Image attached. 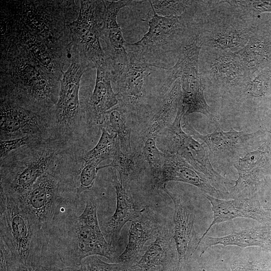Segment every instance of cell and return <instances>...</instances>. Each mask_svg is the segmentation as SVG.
Here are the masks:
<instances>
[{"label": "cell", "instance_id": "cell-4", "mask_svg": "<svg viewBox=\"0 0 271 271\" xmlns=\"http://www.w3.org/2000/svg\"><path fill=\"white\" fill-rule=\"evenodd\" d=\"M97 204L89 197L79 215L69 214L60 218L51 231L49 240L55 237V250L61 261L67 266H79L82 260L100 255L113 260L115 250L103 234L97 219Z\"/></svg>", "mask_w": 271, "mask_h": 271}, {"label": "cell", "instance_id": "cell-28", "mask_svg": "<svg viewBox=\"0 0 271 271\" xmlns=\"http://www.w3.org/2000/svg\"><path fill=\"white\" fill-rule=\"evenodd\" d=\"M246 45L235 53L251 76L261 69L271 55V42L257 31Z\"/></svg>", "mask_w": 271, "mask_h": 271}, {"label": "cell", "instance_id": "cell-8", "mask_svg": "<svg viewBox=\"0 0 271 271\" xmlns=\"http://www.w3.org/2000/svg\"><path fill=\"white\" fill-rule=\"evenodd\" d=\"M60 187L58 178L47 172L27 191L15 198L48 238L63 208Z\"/></svg>", "mask_w": 271, "mask_h": 271}, {"label": "cell", "instance_id": "cell-9", "mask_svg": "<svg viewBox=\"0 0 271 271\" xmlns=\"http://www.w3.org/2000/svg\"><path fill=\"white\" fill-rule=\"evenodd\" d=\"M183 127L189 134L200 139L207 146L211 163L224 166L235 165L240 158L259 146L263 133L260 130L246 133L233 128L224 131L218 126L212 133L203 135L188 121L184 123Z\"/></svg>", "mask_w": 271, "mask_h": 271}, {"label": "cell", "instance_id": "cell-24", "mask_svg": "<svg viewBox=\"0 0 271 271\" xmlns=\"http://www.w3.org/2000/svg\"><path fill=\"white\" fill-rule=\"evenodd\" d=\"M160 230L149 213L140 212L131 221L127 244L123 252L116 259V262L130 265L135 264L146 242L155 238Z\"/></svg>", "mask_w": 271, "mask_h": 271}, {"label": "cell", "instance_id": "cell-36", "mask_svg": "<svg viewBox=\"0 0 271 271\" xmlns=\"http://www.w3.org/2000/svg\"><path fill=\"white\" fill-rule=\"evenodd\" d=\"M232 2L254 16L262 12L271 11V1H232Z\"/></svg>", "mask_w": 271, "mask_h": 271}, {"label": "cell", "instance_id": "cell-1", "mask_svg": "<svg viewBox=\"0 0 271 271\" xmlns=\"http://www.w3.org/2000/svg\"><path fill=\"white\" fill-rule=\"evenodd\" d=\"M80 1L3 0L1 45L25 53L44 67L71 61L68 24L76 19Z\"/></svg>", "mask_w": 271, "mask_h": 271}, {"label": "cell", "instance_id": "cell-18", "mask_svg": "<svg viewBox=\"0 0 271 271\" xmlns=\"http://www.w3.org/2000/svg\"><path fill=\"white\" fill-rule=\"evenodd\" d=\"M54 157L53 151H44L19 168L1 173V191L8 196L18 197L48 172Z\"/></svg>", "mask_w": 271, "mask_h": 271}, {"label": "cell", "instance_id": "cell-7", "mask_svg": "<svg viewBox=\"0 0 271 271\" xmlns=\"http://www.w3.org/2000/svg\"><path fill=\"white\" fill-rule=\"evenodd\" d=\"M104 8V1H80L77 18L68 24L70 54H76L94 65L106 58L99 40Z\"/></svg>", "mask_w": 271, "mask_h": 271}, {"label": "cell", "instance_id": "cell-35", "mask_svg": "<svg viewBox=\"0 0 271 271\" xmlns=\"http://www.w3.org/2000/svg\"><path fill=\"white\" fill-rule=\"evenodd\" d=\"M98 165L92 162L83 161L77 178L76 193L78 196L93 187L99 170Z\"/></svg>", "mask_w": 271, "mask_h": 271}, {"label": "cell", "instance_id": "cell-30", "mask_svg": "<svg viewBox=\"0 0 271 271\" xmlns=\"http://www.w3.org/2000/svg\"><path fill=\"white\" fill-rule=\"evenodd\" d=\"M112 159L110 164L99 167V170L106 167L115 168L118 172L120 180L124 184L137 179L143 169L137 155L123 153L119 144L117 146Z\"/></svg>", "mask_w": 271, "mask_h": 271}, {"label": "cell", "instance_id": "cell-39", "mask_svg": "<svg viewBox=\"0 0 271 271\" xmlns=\"http://www.w3.org/2000/svg\"><path fill=\"white\" fill-rule=\"evenodd\" d=\"M29 140V136H24L14 139L1 141V158L5 157L10 152L26 145Z\"/></svg>", "mask_w": 271, "mask_h": 271}, {"label": "cell", "instance_id": "cell-12", "mask_svg": "<svg viewBox=\"0 0 271 271\" xmlns=\"http://www.w3.org/2000/svg\"><path fill=\"white\" fill-rule=\"evenodd\" d=\"M205 76L213 88L223 95L236 99L243 91L251 76L234 53L207 49Z\"/></svg>", "mask_w": 271, "mask_h": 271}, {"label": "cell", "instance_id": "cell-33", "mask_svg": "<svg viewBox=\"0 0 271 271\" xmlns=\"http://www.w3.org/2000/svg\"><path fill=\"white\" fill-rule=\"evenodd\" d=\"M151 8L161 16H180L193 4L191 1H149Z\"/></svg>", "mask_w": 271, "mask_h": 271}, {"label": "cell", "instance_id": "cell-10", "mask_svg": "<svg viewBox=\"0 0 271 271\" xmlns=\"http://www.w3.org/2000/svg\"><path fill=\"white\" fill-rule=\"evenodd\" d=\"M184 114L181 103L174 121L164 130L167 152L182 157L203 174L211 184L226 189L229 181L213 167L207 146L200 144L183 130L181 122Z\"/></svg>", "mask_w": 271, "mask_h": 271}, {"label": "cell", "instance_id": "cell-29", "mask_svg": "<svg viewBox=\"0 0 271 271\" xmlns=\"http://www.w3.org/2000/svg\"><path fill=\"white\" fill-rule=\"evenodd\" d=\"M127 109L122 103L117 107H113L104 114L102 123L108 122L111 132L115 134L118 138L120 148L125 154H132L130 145L131 129L127 123Z\"/></svg>", "mask_w": 271, "mask_h": 271}, {"label": "cell", "instance_id": "cell-25", "mask_svg": "<svg viewBox=\"0 0 271 271\" xmlns=\"http://www.w3.org/2000/svg\"><path fill=\"white\" fill-rule=\"evenodd\" d=\"M217 244L224 247L235 245L240 247L258 246L271 251V225L255 226L239 231H234L222 237L205 236L200 241L201 256L209 248Z\"/></svg>", "mask_w": 271, "mask_h": 271}, {"label": "cell", "instance_id": "cell-26", "mask_svg": "<svg viewBox=\"0 0 271 271\" xmlns=\"http://www.w3.org/2000/svg\"><path fill=\"white\" fill-rule=\"evenodd\" d=\"M155 110L148 128V137L156 138L174 121L182 100L181 81L177 79Z\"/></svg>", "mask_w": 271, "mask_h": 271}, {"label": "cell", "instance_id": "cell-37", "mask_svg": "<svg viewBox=\"0 0 271 271\" xmlns=\"http://www.w3.org/2000/svg\"><path fill=\"white\" fill-rule=\"evenodd\" d=\"M231 271H270V269L263 261L239 260L233 263Z\"/></svg>", "mask_w": 271, "mask_h": 271}, {"label": "cell", "instance_id": "cell-3", "mask_svg": "<svg viewBox=\"0 0 271 271\" xmlns=\"http://www.w3.org/2000/svg\"><path fill=\"white\" fill-rule=\"evenodd\" d=\"M1 271L36 266L45 259L49 239L20 206L1 191Z\"/></svg>", "mask_w": 271, "mask_h": 271}, {"label": "cell", "instance_id": "cell-5", "mask_svg": "<svg viewBox=\"0 0 271 271\" xmlns=\"http://www.w3.org/2000/svg\"><path fill=\"white\" fill-rule=\"evenodd\" d=\"M193 4L180 16H161L154 11L148 31L139 41L126 42L127 52L150 64L165 53L185 48L199 34L203 14ZM184 49V48H183Z\"/></svg>", "mask_w": 271, "mask_h": 271}, {"label": "cell", "instance_id": "cell-32", "mask_svg": "<svg viewBox=\"0 0 271 271\" xmlns=\"http://www.w3.org/2000/svg\"><path fill=\"white\" fill-rule=\"evenodd\" d=\"M80 271H136L133 265L108 263L103 261L97 255L83 259L79 266Z\"/></svg>", "mask_w": 271, "mask_h": 271}, {"label": "cell", "instance_id": "cell-27", "mask_svg": "<svg viewBox=\"0 0 271 271\" xmlns=\"http://www.w3.org/2000/svg\"><path fill=\"white\" fill-rule=\"evenodd\" d=\"M172 237L173 233L167 230H161L140 260L133 264L136 271H149L156 265L169 270Z\"/></svg>", "mask_w": 271, "mask_h": 271}, {"label": "cell", "instance_id": "cell-11", "mask_svg": "<svg viewBox=\"0 0 271 271\" xmlns=\"http://www.w3.org/2000/svg\"><path fill=\"white\" fill-rule=\"evenodd\" d=\"M199 57L195 52H183L179 55L176 63L168 69L169 77L174 81L180 79L184 115L201 113L215 122L216 118L204 97V86L198 69Z\"/></svg>", "mask_w": 271, "mask_h": 271}, {"label": "cell", "instance_id": "cell-38", "mask_svg": "<svg viewBox=\"0 0 271 271\" xmlns=\"http://www.w3.org/2000/svg\"><path fill=\"white\" fill-rule=\"evenodd\" d=\"M17 271H80L79 266H59L44 260L39 264L32 267H22Z\"/></svg>", "mask_w": 271, "mask_h": 271}, {"label": "cell", "instance_id": "cell-23", "mask_svg": "<svg viewBox=\"0 0 271 271\" xmlns=\"http://www.w3.org/2000/svg\"><path fill=\"white\" fill-rule=\"evenodd\" d=\"M96 78L93 92L86 102V114L90 120L102 124L104 114L118 104L117 93L111 84V74L105 60L95 65Z\"/></svg>", "mask_w": 271, "mask_h": 271}, {"label": "cell", "instance_id": "cell-19", "mask_svg": "<svg viewBox=\"0 0 271 271\" xmlns=\"http://www.w3.org/2000/svg\"><path fill=\"white\" fill-rule=\"evenodd\" d=\"M128 54L125 63L111 76V80L119 88L117 94L121 103L127 110H134L141 104L145 73L152 67V64Z\"/></svg>", "mask_w": 271, "mask_h": 271}, {"label": "cell", "instance_id": "cell-13", "mask_svg": "<svg viewBox=\"0 0 271 271\" xmlns=\"http://www.w3.org/2000/svg\"><path fill=\"white\" fill-rule=\"evenodd\" d=\"M71 63L60 80L59 98L54 108L55 118L63 127H69L78 119L81 112L79 92L80 81L91 63L74 53Z\"/></svg>", "mask_w": 271, "mask_h": 271}, {"label": "cell", "instance_id": "cell-31", "mask_svg": "<svg viewBox=\"0 0 271 271\" xmlns=\"http://www.w3.org/2000/svg\"><path fill=\"white\" fill-rule=\"evenodd\" d=\"M101 134L96 146L85 153L83 157L84 161L92 162L99 165L102 161L112 158L117 146L119 144L115 134L101 127Z\"/></svg>", "mask_w": 271, "mask_h": 271}, {"label": "cell", "instance_id": "cell-40", "mask_svg": "<svg viewBox=\"0 0 271 271\" xmlns=\"http://www.w3.org/2000/svg\"><path fill=\"white\" fill-rule=\"evenodd\" d=\"M158 271H171V270H165V269H162L161 270H159Z\"/></svg>", "mask_w": 271, "mask_h": 271}, {"label": "cell", "instance_id": "cell-20", "mask_svg": "<svg viewBox=\"0 0 271 271\" xmlns=\"http://www.w3.org/2000/svg\"><path fill=\"white\" fill-rule=\"evenodd\" d=\"M162 189L174 203L175 226L173 238L175 240L178 254V262L175 271H182L192 255L195 216L191 210L183 204L178 194L170 191L166 186Z\"/></svg>", "mask_w": 271, "mask_h": 271}, {"label": "cell", "instance_id": "cell-6", "mask_svg": "<svg viewBox=\"0 0 271 271\" xmlns=\"http://www.w3.org/2000/svg\"><path fill=\"white\" fill-rule=\"evenodd\" d=\"M203 14L199 36L202 47L236 53L248 43L257 27L255 16L232 1H208Z\"/></svg>", "mask_w": 271, "mask_h": 271}, {"label": "cell", "instance_id": "cell-2", "mask_svg": "<svg viewBox=\"0 0 271 271\" xmlns=\"http://www.w3.org/2000/svg\"><path fill=\"white\" fill-rule=\"evenodd\" d=\"M1 100L40 112L57 103L60 80L16 51L1 49Z\"/></svg>", "mask_w": 271, "mask_h": 271}, {"label": "cell", "instance_id": "cell-34", "mask_svg": "<svg viewBox=\"0 0 271 271\" xmlns=\"http://www.w3.org/2000/svg\"><path fill=\"white\" fill-rule=\"evenodd\" d=\"M156 138L148 137L143 148L145 158L150 166L154 177L161 171L164 162V154L158 149Z\"/></svg>", "mask_w": 271, "mask_h": 271}, {"label": "cell", "instance_id": "cell-16", "mask_svg": "<svg viewBox=\"0 0 271 271\" xmlns=\"http://www.w3.org/2000/svg\"><path fill=\"white\" fill-rule=\"evenodd\" d=\"M104 2L105 8L99 36L106 46L103 50L105 61L110 71L114 72L125 63L128 55L125 47L126 42L117 22V16L119 11L131 1H104Z\"/></svg>", "mask_w": 271, "mask_h": 271}, {"label": "cell", "instance_id": "cell-15", "mask_svg": "<svg viewBox=\"0 0 271 271\" xmlns=\"http://www.w3.org/2000/svg\"><path fill=\"white\" fill-rule=\"evenodd\" d=\"M204 195L211 204L213 219L210 226L199 239L195 251L201 240L214 225L238 217L251 218L263 225H271V215L261 205L258 194L239 197L232 200H223L206 194Z\"/></svg>", "mask_w": 271, "mask_h": 271}, {"label": "cell", "instance_id": "cell-21", "mask_svg": "<svg viewBox=\"0 0 271 271\" xmlns=\"http://www.w3.org/2000/svg\"><path fill=\"white\" fill-rule=\"evenodd\" d=\"M111 181L116 193V204L113 214L104 223L103 232L107 242L115 251L119 243L120 231L124 225L140 213L127 184H124L113 170Z\"/></svg>", "mask_w": 271, "mask_h": 271}, {"label": "cell", "instance_id": "cell-22", "mask_svg": "<svg viewBox=\"0 0 271 271\" xmlns=\"http://www.w3.org/2000/svg\"><path fill=\"white\" fill-rule=\"evenodd\" d=\"M38 112L5 100H1V138L22 137L35 134L43 128Z\"/></svg>", "mask_w": 271, "mask_h": 271}, {"label": "cell", "instance_id": "cell-41", "mask_svg": "<svg viewBox=\"0 0 271 271\" xmlns=\"http://www.w3.org/2000/svg\"><path fill=\"white\" fill-rule=\"evenodd\" d=\"M267 210L271 211V208L267 209Z\"/></svg>", "mask_w": 271, "mask_h": 271}, {"label": "cell", "instance_id": "cell-17", "mask_svg": "<svg viewBox=\"0 0 271 271\" xmlns=\"http://www.w3.org/2000/svg\"><path fill=\"white\" fill-rule=\"evenodd\" d=\"M154 186L162 188L170 181L188 183L200 189L205 194L219 198L226 197L229 193L213 186L207 178L179 155L166 152L161 171L154 177Z\"/></svg>", "mask_w": 271, "mask_h": 271}, {"label": "cell", "instance_id": "cell-14", "mask_svg": "<svg viewBox=\"0 0 271 271\" xmlns=\"http://www.w3.org/2000/svg\"><path fill=\"white\" fill-rule=\"evenodd\" d=\"M270 145V142L263 143L234 165L238 178L228 191L233 198L258 194L266 178L271 175Z\"/></svg>", "mask_w": 271, "mask_h": 271}]
</instances>
